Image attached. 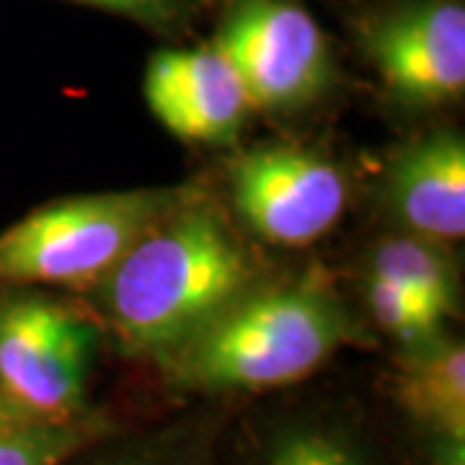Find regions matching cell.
Here are the masks:
<instances>
[{
    "label": "cell",
    "mask_w": 465,
    "mask_h": 465,
    "mask_svg": "<svg viewBox=\"0 0 465 465\" xmlns=\"http://www.w3.org/2000/svg\"><path fill=\"white\" fill-rule=\"evenodd\" d=\"M432 465H465V440L432 434Z\"/></svg>",
    "instance_id": "cell-16"
},
{
    "label": "cell",
    "mask_w": 465,
    "mask_h": 465,
    "mask_svg": "<svg viewBox=\"0 0 465 465\" xmlns=\"http://www.w3.org/2000/svg\"><path fill=\"white\" fill-rule=\"evenodd\" d=\"M232 202L259 238L308 246L344 215L347 182L331 161L298 148H259L232 166Z\"/></svg>",
    "instance_id": "cell-6"
},
{
    "label": "cell",
    "mask_w": 465,
    "mask_h": 465,
    "mask_svg": "<svg viewBox=\"0 0 465 465\" xmlns=\"http://www.w3.org/2000/svg\"><path fill=\"white\" fill-rule=\"evenodd\" d=\"M29 419H34V416L21 411L14 401H8L0 393V434L5 432V430H11V427H16V424H21V421H29Z\"/></svg>",
    "instance_id": "cell-18"
},
{
    "label": "cell",
    "mask_w": 465,
    "mask_h": 465,
    "mask_svg": "<svg viewBox=\"0 0 465 465\" xmlns=\"http://www.w3.org/2000/svg\"><path fill=\"white\" fill-rule=\"evenodd\" d=\"M213 47L238 75L251 109H295L329 84V42L292 0H238Z\"/></svg>",
    "instance_id": "cell-5"
},
{
    "label": "cell",
    "mask_w": 465,
    "mask_h": 465,
    "mask_svg": "<svg viewBox=\"0 0 465 465\" xmlns=\"http://www.w3.org/2000/svg\"><path fill=\"white\" fill-rule=\"evenodd\" d=\"M259 465H372V460L365 448L344 430L318 421H300L269 440Z\"/></svg>",
    "instance_id": "cell-12"
},
{
    "label": "cell",
    "mask_w": 465,
    "mask_h": 465,
    "mask_svg": "<svg viewBox=\"0 0 465 465\" xmlns=\"http://www.w3.org/2000/svg\"><path fill=\"white\" fill-rule=\"evenodd\" d=\"M396 399L432 434L465 440V349L460 339L437 333L403 347Z\"/></svg>",
    "instance_id": "cell-10"
},
{
    "label": "cell",
    "mask_w": 465,
    "mask_h": 465,
    "mask_svg": "<svg viewBox=\"0 0 465 465\" xmlns=\"http://www.w3.org/2000/svg\"><path fill=\"white\" fill-rule=\"evenodd\" d=\"M78 3H88V5L143 18V21H153V18H161L166 14V0H78Z\"/></svg>",
    "instance_id": "cell-15"
},
{
    "label": "cell",
    "mask_w": 465,
    "mask_h": 465,
    "mask_svg": "<svg viewBox=\"0 0 465 465\" xmlns=\"http://www.w3.org/2000/svg\"><path fill=\"white\" fill-rule=\"evenodd\" d=\"M251 264L207 207H176L106 274V316L124 344L171 360L241 298Z\"/></svg>",
    "instance_id": "cell-1"
},
{
    "label": "cell",
    "mask_w": 465,
    "mask_h": 465,
    "mask_svg": "<svg viewBox=\"0 0 465 465\" xmlns=\"http://www.w3.org/2000/svg\"><path fill=\"white\" fill-rule=\"evenodd\" d=\"M365 50L399 99L445 104L465 91V8L460 0H414L370 24Z\"/></svg>",
    "instance_id": "cell-7"
},
{
    "label": "cell",
    "mask_w": 465,
    "mask_h": 465,
    "mask_svg": "<svg viewBox=\"0 0 465 465\" xmlns=\"http://www.w3.org/2000/svg\"><path fill=\"white\" fill-rule=\"evenodd\" d=\"M145 99L166 130L194 143H231L251 109L238 75L215 47L158 52L145 73Z\"/></svg>",
    "instance_id": "cell-8"
},
{
    "label": "cell",
    "mask_w": 465,
    "mask_h": 465,
    "mask_svg": "<svg viewBox=\"0 0 465 465\" xmlns=\"http://www.w3.org/2000/svg\"><path fill=\"white\" fill-rule=\"evenodd\" d=\"M96 465H192L186 458H176L168 452H153V450H137L127 455H116L112 460H104Z\"/></svg>",
    "instance_id": "cell-17"
},
{
    "label": "cell",
    "mask_w": 465,
    "mask_h": 465,
    "mask_svg": "<svg viewBox=\"0 0 465 465\" xmlns=\"http://www.w3.org/2000/svg\"><path fill=\"white\" fill-rule=\"evenodd\" d=\"M354 339L344 305L318 280L241 295L173 357V378L200 391L290 385Z\"/></svg>",
    "instance_id": "cell-2"
},
{
    "label": "cell",
    "mask_w": 465,
    "mask_h": 465,
    "mask_svg": "<svg viewBox=\"0 0 465 465\" xmlns=\"http://www.w3.org/2000/svg\"><path fill=\"white\" fill-rule=\"evenodd\" d=\"M370 274L399 284L401 290L414 295L419 302L437 311L442 318H452L458 313V272L437 241L421 235L388 238L372 251Z\"/></svg>",
    "instance_id": "cell-11"
},
{
    "label": "cell",
    "mask_w": 465,
    "mask_h": 465,
    "mask_svg": "<svg viewBox=\"0 0 465 465\" xmlns=\"http://www.w3.org/2000/svg\"><path fill=\"white\" fill-rule=\"evenodd\" d=\"M94 331L65 305L39 295L0 298V393L34 419L81 411Z\"/></svg>",
    "instance_id": "cell-4"
},
{
    "label": "cell",
    "mask_w": 465,
    "mask_h": 465,
    "mask_svg": "<svg viewBox=\"0 0 465 465\" xmlns=\"http://www.w3.org/2000/svg\"><path fill=\"white\" fill-rule=\"evenodd\" d=\"M179 204L182 197L171 189H133L39 207L0 232V282L81 284L101 280Z\"/></svg>",
    "instance_id": "cell-3"
},
{
    "label": "cell",
    "mask_w": 465,
    "mask_h": 465,
    "mask_svg": "<svg viewBox=\"0 0 465 465\" xmlns=\"http://www.w3.org/2000/svg\"><path fill=\"white\" fill-rule=\"evenodd\" d=\"M88 437V430L70 419H29L0 434V465H63Z\"/></svg>",
    "instance_id": "cell-13"
},
{
    "label": "cell",
    "mask_w": 465,
    "mask_h": 465,
    "mask_svg": "<svg viewBox=\"0 0 465 465\" xmlns=\"http://www.w3.org/2000/svg\"><path fill=\"white\" fill-rule=\"evenodd\" d=\"M365 300L378 326L385 333L396 336L403 347H414L445 331L448 318H442L437 311L419 302L414 295L401 290L399 284L388 282L370 272H367L365 282Z\"/></svg>",
    "instance_id": "cell-14"
},
{
    "label": "cell",
    "mask_w": 465,
    "mask_h": 465,
    "mask_svg": "<svg viewBox=\"0 0 465 465\" xmlns=\"http://www.w3.org/2000/svg\"><path fill=\"white\" fill-rule=\"evenodd\" d=\"M388 200L399 220L437 243L465 235L463 134H430L403 150L388 173Z\"/></svg>",
    "instance_id": "cell-9"
}]
</instances>
